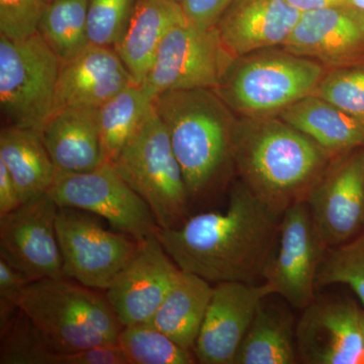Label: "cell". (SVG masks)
Instances as JSON below:
<instances>
[{
    "mask_svg": "<svg viewBox=\"0 0 364 364\" xmlns=\"http://www.w3.org/2000/svg\"><path fill=\"white\" fill-rule=\"evenodd\" d=\"M111 164L147 203L160 229L188 219L191 198L183 173L154 104Z\"/></svg>",
    "mask_w": 364,
    "mask_h": 364,
    "instance_id": "cell-6",
    "label": "cell"
},
{
    "mask_svg": "<svg viewBox=\"0 0 364 364\" xmlns=\"http://www.w3.org/2000/svg\"><path fill=\"white\" fill-rule=\"evenodd\" d=\"M133 83L114 48L90 44L77 56L61 64L54 112L67 107L98 109Z\"/></svg>",
    "mask_w": 364,
    "mask_h": 364,
    "instance_id": "cell-18",
    "label": "cell"
},
{
    "mask_svg": "<svg viewBox=\"0 0 364 364\" xmlns=\"http://www.w3.org/2000/svg\"><path fill=\"white\" fill-rule=\"evenodd\" d=\"M316 284L348 287L364 308V232L348 243L326 250Z\"/></svg>",
    "mask_w": 364,
    "mask_h": 364,
    "instance_id": "cell-29",
    "label": "cell"
},
{
    "mask_svg": "<svg viewBox=\"0 0 364 364\" xmlns=\"http://www.w3.org/2000/svg\"><path fill=\"white\" fill-rule=\"evenodd\" d=\"M0 161L9 170L23 203L49 193L58 172L40 132L30 129L2 126Z\"/></svg>",
    "mask_w": 364,
    "mask_h": 364,
    "instance_id": "cell-23",
    "label": "cell"
},
{
    "mask_svg": "<svg viewBox=\"0 0 364 364\" xmlns=\"http://www.w3.org/2000/svg\"><path fill=\"white\" fill-rule=\"evenodd\" d=\"M87 9L88 0H51L42 14L38 32L61 64L70 61L90 44Z\"/></svg>",
    "mask_w": 364,
    "mask_h": 364,
    "instance_id": "cell-27",
    "label": "cell"
},
{
    "mask_svg": "<svg viewBox=\"0 0 364 364\" xmlns=\"http://www.w3.org/2000/svg\"><path fill=\"white\" fill-rule=\"evenodd\" d=\"M61 61L39 32L0 36V111L4 126L42 131L54 112Z\"/></svg>",
    "mask_w": 364,
    "mask_h": 364,
    "instance_id": "cell-7",
    "label": "cell"
},
{
    "mask_svg": "<svg viewBox=\"0 0 364 364\" xmlns=\"http://www.w3.org/2000/svg\"><path fill=\"white\" fill-rule=\"evenodd\" d=\"M293 321L289 315L261 305L237 351L234 364L296 363Z\"/></svg>",
    "mask_w": 364,
    "mask_h": 364,
    "instance_id": "cell-25",
    "label": "cell"
},
{
    "mask_svg": "<svg viewBox=\"0 0 364 364\" xmlns=\"http://www.w3.org/2000/svg\"><path fill=\"white\" fill-rule=\"evenodd\" d=\"M41 136L59 172L81 173L105 163L97 109L67 107L55 111Z\"/></svg>",
    "mask_w": 364,
    "mask_h": 364,
    "instance_id": "cell-20",
    "label": "cell"
},
{
    "mask_svg": "<svg viewBox=\"0 0 364 364\" xmlns=\"http://www.w3.org/2000/svg\"><path fill=\"white\" fill-rule=\"evenodd\" d=\"M347 6L364 11V0H347Z\"/></svg>",
    "mask_w": 364,
    "mask_h": 364,
    "instance_id": "cell-39",
    "label": "cell"
},
{
    "mask_svg": "<svg viewBox=\"0 0 364 364\" xmlns=\"http://www.w3.org/2000/svg\"><path fill=\"white\" fill-rule=\"evenodd\" d=\"M304 310L296 330V351L304 363L355 364L363 359V310L352 299H314Z\"/></svg>",
    "mask_w": 364,
    "mask_h": 364,
    "instance_id": "cell-16",
    "label": "cell"
},
{
    "mask_svg": "<svg viewBox=\"0 0 364 364\" xmlns=\"http://www.w3.org/2000/svg\"><path fill=\"white\" fill-rule=\"evenodd\" d=\"M327 250L305 200L282 213L277 242L262 277L289 305L305 309L314 301L318 267Z\"/></svg>",
    "mask_w": 364,
    "mask_h": 364,
    "instance_id": "cell-11",
    "label": "cell"
},
{
    "mask_svg": "<svg viewBox=\"0 0 364 364\" xmlns=\"http://www.w3.org/2000/svg\"><path fill=\"white\" fill-rule=\"evenodd\" d=\"M51 0H0V36L23 40L38 32L46 7Z\"/></svg>",
    "mask_w": 364,
    "mask_h": 364,
    "instance_id": "cell-33",
    "label": "cell"
},
{
    "mask_svg": "<svg viewBox=\"0 0 364 364\" xmlns=\"http://www.w3.org/2000/svg\"><path fill=\"white\" fill-rule=\"evenodd\" d=\"M312 95L336 105L364 126V64L328 70Z\"/></svg>",
    "mask_w": 364,
    "mask_h": 364,
    "instance_id": "cell-31",
    "label": "cell"
},
{
    "mask_svg": "<svg viewBox=\"0 0 364 364\" xmlns=\"http://www.w3.org/2000/svg\"><path fill=\"white\" fill-rule=\"evenodd\" d=\"M299 13L318 11L328 7L347 6V0H287Z\"/></svg>",
    "mask_w": 364,
    "mask_h": 364,
    "instance_id": "cell-38",
    "label": "cell"
},
{
    "mask_svg": "<svg viewBox=\"0 0 364 364\" xmlns=\"http://www.w3.org/2000/svg\"><path fill=\"white\" fill-rule=\"evenodd\" d=\"M181 272L157 236L141 240L135 256L105 291L122 326L147 323L161 306Z\"/></svg>",
    "mask_w": 364,
    "mask_h": 364,
    "instance_id": "cell-14",
    "label": "cell"
},
{
    "mask_svg": "<svg viewBox=\"0 0 364 364\" xmlns=\"http://www.w3.org/2000/svg\"><path fill=\"white\" fill-rule=\"evenodd\" d=\"M358 11L359 18H360L361 23H363V26L364 28V11H359V9H358Z\"/></svg>",
    "mask_w": 364,
    "mask_h": 364,
    "instance_id": "cell-40",
    "label": "cell"
},
{
    "mask_svg": "<svg viewBox=\"0 0 364 364\" xmlns=\"http://www.w3.org/2000/svg\"><path fill=\"white\" fill-rule=\"evenodd\" d=\"M213 291L208 280L181 270L161 306L145 324L191 350L200 334Z\"/></svg>",
    "mask_w": 364,
    "mask_h": 364,
    "instance_id": "cell-24",
    "label": "cell"
},
{
    "mask_svg": "<svg viewBox=\"0 0 364 364\" xmlns=\"http://www.w3.org/2000/svg\"><path fill=\"white\" fill-rule=\"evenodd\" d=\"M59 208H72L104 218L112 229L143 240L160 227L147 203L117 173L111 163L81 173L57 172L49 191Z\"/></svg>",
    "mask_w": 364,
    "mask_h": 364,
    "instance_id": "cell-9",
    "label": "cell"
},
{
    "mask_svg": "<svg viewBox=\"0 0 364 364\" xmlns=\"http://www.w3.org/2000/svg\"><path fill=\"white\" fill-rule=\"evenodd\" d=\"M282 48L328 70L364 64V28L358 9L341 6L301 13Z\"/></svg>",
    "mask_w": 364,
    "mask_h": 364,
    "instance_id": "cell-17",
    "label": "cell"
},
{
    "mask_svg": "<svg viewBox=\"0 0 364 364\" xmlns=\"http://www.w3.org/2000/svg\"><path fill=\"white\" fill-rule=\"evenodd\" d=\"M282 215L240 179L230 189L225 212L188 218L181 226L160 229L157 238L182 272L210 284H255L274 247Z\"/></svg>",
    "mask_w": 364,
    "mask_h": 364,
    "instance_id": "cell-1",
    "label": "cell"
},
{
    "mask_svg": "<svg viewBox=\"0 0 364 364\" xmlns=\"http://www.w3.org/2000/svg\"><path fill=\"white\" fill-rule=\"evenodd\" d=\"M168 132L189 198L207 193L233 162L235 114L215 90H168L153 100Z\"/></svg>",
    "mask_w": 364,
    "mask_h": 364,
    "instance_id": "cell-3",
    "label": "cell"
},
{
    "mask_svg": "<svg viewBox=\"0 0 364 364\" xmlns=\"http://www.w3.org/2000/svg\"><path fill=\"white\" fill-rule=\"evenodd\" d=\"M273 294L267 282H220L212 299L193 353L202 364H234L237 351L263 299Z\"/></svg>",
    "mask_w": 364,
    "mask_h": 364,
    "instance_id": "cell-15",
    "label": "cell"
},
{
    "mask_svg": "<svg viewBox=\"0 0 364 364\" xmlns=\"http://www.w3.org/2000/svg\"><path fill=\"white\" fill-rule=\"evenodd\" d=\"M55 364H128L119 344L100 345L85 350L57 353Z\"/></svg>",
    "mask_w": 364,
    "mask_h": 364,
    "instance_id": "cell-36",
    "label": "cell"
},
{
    "mask_svg": "<svg viewBox=\"0 0 364 364\" xmlns=\"http://www.w3.org/2000/svg\"><path fill=\"white\" fill-rule=\"evenodd\" d=\"M233 0H182L181 6L191 25L208 30L215 28Z\"/></svg>",
    "mask_w": 364,
    "mask_h": 364,
    "instance_id": "cell-35",
    "label": "cell"
},
{
    "mask_svg": "<svg viewBox=\"0 0 364 364\" xmlns=\"http://www.w3.org/2000/svg\"><path fill=\"white\" fill-rule=\"evenodd\" d=\"M56 230L64 275L97 291L111 287L141 241L105 229L90 213L77 208H59Z\"/></svg>",
    "mask_w": 364,
    "mask_h": 364,
    "instance_id": "cell-8",
    "label": "cell"
},
{
    "mask_svg": "<svg viewBox=\"0 0 364 364\" xmlns=\"http://www.w3.org/2000/svg\"><path fill=\"white\" fill-rule=\"evenodd\" d=\"M18 188L6 169V165L0 161V217H4L21 205Z\"/></svg>",
    "mask_w": 364,
    "mask_h": 364,
    "instance_id": "cell-37",
    "label": "cell"
},
{
    "mask_svg": "<svg viewBox=\"0 0 364 364\" xmlns=\"http://www.w3.org/2000/svg\"><path fill=\"white\" fill-rule=\"evenodd\" d=\"M153 100L142 85L133 83L98 107V128L105 163L114 161L138 130L152 109Z\"/></svg>",
    "mask_w": 364,
    "mask_h": 364,
    "instance_id": "cell-26",
    "label": "cell"
},
{
    "mask_svg": "<svg viewBox=\"0 0 364 364\" xmlns=\"http://www.w3.org/2000/svg\"><path fill=\"white\" fill-rule=\"evenodd\" d=\"M234 58L215 26L200 30L186 21L167 33L141 85L153 98L168 90H215Z\"/></svg>",
    "mask_w": 364,
    "mask_h": 364,
    "instance_id": "cell-10",
    "label": "cell"
},
{
    "mask_svg": "<svg viewBox=\"0 0 364 364\" xmlns=\"http://www.w3.org/2000/svg\"><path fill=\"white\" fill-rule=\"evenodd\" d=\"M136 4V0H88L90 44L114 48L126 31Z\"/></svg>",
    "mask_w": 364,
    "mask_h": 364,
    "instance_id": "cell-32",
    "label": "cell"
},
{
    "mask_svg": "<svg viewBox=\"0 0 364 364\" xmlns=\"http://www.w3.org/2000/svg\"><path fill=\"white\" fill-rule=\"evenodd\" d=\"M327 71L312 59L268 48L234 58L215 91L240 117L279 116L312 95Z\"/></svg>",
    "mask_w": 364,
    "mask_h": 364,
    "instance_id": "cell-5",
    "label": "cell"
},
{
    "mask_svg": "<svg viewBox=\"0 0 364 364\" xmlns=\"http://www.w3.org/2000/svg\"><path fill=\"white\" fill-rule=\"evenodd\" d=\"M58 210L46 193L0 217V257L33 282L65 277L57 237Z\"/></svg>",
    "mask_w": 364,
    "mask_h": 364,
    "instance_id": "cell-13",
    "label": "cell"
},
{
    "mask_svg": "<svg viewBox=\"0 0 364 364\" xmlns=\"http://www.w3.org/2000/svg\"><path fill=\"white\" fill-rule=\"evenodd\" d=\"M0 364L55 363L56 352L21 310L9 329L0 334Z\"/></svg>",
    "mask_w": 364,
    "mask_h": 364,
    "instance_id": "cell-30",
    "label": "cell"
},
{
    "mask_svg": "<svg viewBox=\"0 0 364 364\" xmlns=\"http://www.w3.org/2000/svg\"><path fill=\"white\" fill-rule=\"evenodd\" d=\"M117 344L128 364H193L198 363L191 350L182 348L152 326L123 327Z\"/></svg>",
    "mask_w": 364,
    "mask_h": 364,
    "instance_id": "cell-28",
    "label": "cell"
},
{
    "mask_svg": "<svg viewBox=\"0 0 364 364\" xmlns=\"http://www.w3.org/2000/svg\"><path fill=\"white\" fill-rule=\"evenodd\" d=\"M18 306L56 353L117 344L123 329L107 296L67 277L30 282Z\"/></svg>",
    "mask_w": 364,
    "mask_h": 364,
    "instance_id": "cell-4",
    "label": "cell"
},
{
    "mask_svg": "<svg viewBox=\"0 0 364 364\" xmlns=\"http://www.w3.org/2000/svg\"><path fill=\"white\" fill-rule=\"evenodd\" d=\"M332 160L279 116L237 119L233 162L241 181L279 212L305 200Z\"/></svg>",
    "mask_w": 364,
    "mask_h": 364,
    "instance_id": "cell-2",
    "label": "cell"
},
{
    "mask_svg": "<svg viewBox=\"0 0 364 364\" xmlns=\"http://www.w3.org/2000/svg\"><path fill=\"white\" fill-rule=\"evenodd\" d=\"M186 21L181 4L172 0H136L126 31L114 48L136 85H142L147 77L169 31Z\"/></svg>",
    "mask_w": 364,
    "mask_h": 364,
    "instance_id": "cell-21",
    "label": "cell"
},
{
    "mask_svg": "<svg viewBox=\"0 0 364 364\" xmlns=\"http://www.w3.org/2000/svg\"><path fill=\"white\" fill-rule=\"evenodd\" d=\"M280 119L335 158L364 147V126L324 98L310 95L289 105Z\"/></svg>",
    "mask_w": 364,
    "mask_h": 364,
    "instance_id": "cell-22",
    "label": "cell"
},
{
    "mask_svg": "<svg viewBox=\"0 0 364 364\" xmlns=\"http://www.w3.org/2000/svg\"><path fill=\"white\" fill-rule=\"evenodd\" d=\"M361 323H363V330L364 334V310L361 311Z\"/></svg>",
    "mask_w": 364,
    "mask_h": 364,
    "instance_id": "cell-41",
    "label": "cell"
},
{
    "mask_svg": "<svg viewBox=\"0 0 364 364\" xmlns=\"http://www.w3.org/2000/svg\"><path fill=\"white\" fill-rule=\"evenodd\" d=\"M299 16L287 0H233L215 28L228 51L240 57L282 47Z\"/></svg>",
    "mask_w": 364,
    "mask_h": 364,
    "instance_id": "cell-19",
    "label": "cell"
},
{
    "mask_svg": "<svg viewBox=\"0 0 364 364\" xmlns=\"http://www.w3.org/2000/svg\"><path fill=\"white\" fill-rule=\"evenodd\" d=\"M172 1L177 2V4H181L182 0H172Z\"/></svg>",
    "mask_w": 364,
    "mask_h": 364,
    "instance_id": "cell-42",
    "label": "cell"
},
{
    "mask_svg": "<svg viewBox=\"0 0 364 364\" xmlns=\"http://www.w3.org/2000/svg\"><path fill=\"white\" fill-rule=\"evenodd\" d=\"M33 280L0 257V334L6 331L20 312L21 291Z\"/></svg>",
    "mask_w": 364,
    "mask_h": 364,
    "instance_id": "cell-34",
    "label": "cell"
},
{
    "mask_svg": "<svg viewBox=\"0 0 364 364\" xmlns=\"http://www.w3.org/2000/svg\"><path fill=\"white\" fill-rule=\"evenodd\" d=\"M327 249L364 232V147L335 158L305 198Z\"/></svg>",
    "mask_w": 364,
    "mask_h": 364,
    "instance_id": "cell-12",
    "label": "cell"
}]
</instances>
